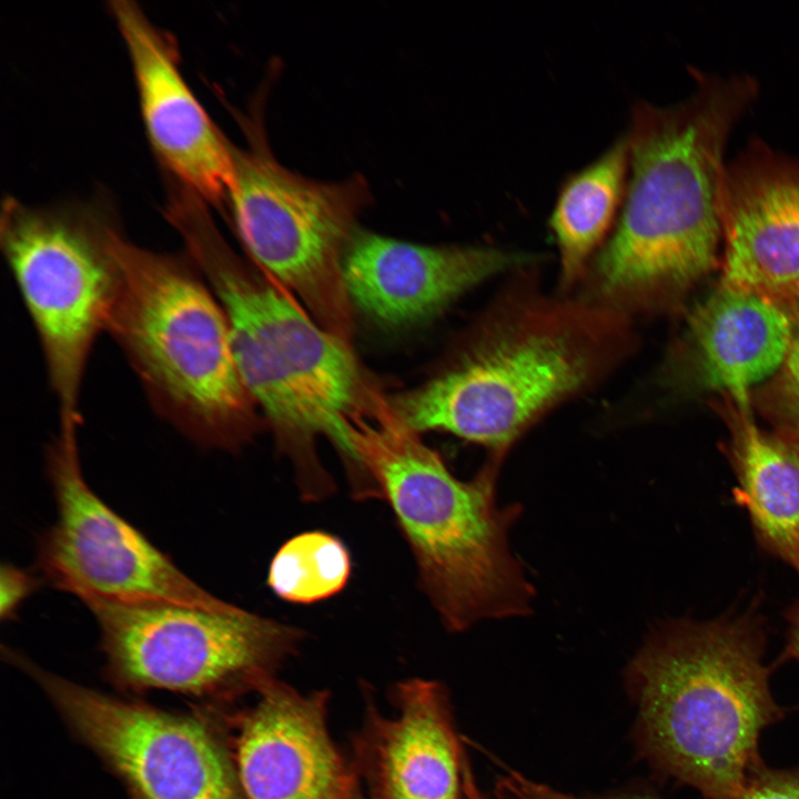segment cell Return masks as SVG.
Segmentation results:
<instances>
[{
	"label": "cell",
	"mask_w": 799,
	"mask_h": 799,
	"mask_svg": "<svg viewBox=\"0 0 799 799\" xmlns=\"http://www.w3.org/2000/svg\"><path fill=\"white\" fill-rule=\"evenodd\" d=\"M698 84L680 105L640 104L633 115L623 209L588 296L625 315L660 304L716 263L724 149L757 88L748 77L700 74Z\"/></svg>",
	"instance_id": "1"
},
{
	"label": "cell",
	"mask_w": 799,
	"mask_h": 799,
	"mask_svg": "<svg viewBox=\"0 0 799 799\" xmlns=\"http://www.w3.org/2000/svg\"><path fill=\"white\" fill-rule=\"evenodd\" d=\"M164 214L225 314L246 391L283 442L296 449L303 497L318 499L332 489L303 451L311 455L309 445L316 435L336 445L347 459L353 489H361L366 478L346 421L370 388L346 340L325 328L271 276L246 265L223 239L204 201L182 194Z\"/></svg>",
	"instance_id": "2"
},
{
	"label": "cell",
	"mask_w": 799,
	"mask_h": 799,
	"mask_svg": "<svg viewBox=\"0 0 799 799\" xmlns=\"http://www.w3.org/2000/svg\"><path fill=\"white\" fill-rule=\"evenodd\" d=\"M356 459L397 519L427 596L449 630L523 616L534 596L508 545L518 506L500 508L504 455L461 481L375 391L346 421Z\"/></svg>",
	"instance_id": "3"
},
{
	"label": "cell",
	"mask_w": 799,
	"mask_h": 799,
	"mask_svg": "<svg viewBox=\"0 0 799 799\" xmlns=\"http://www.w3.org/2000/svg\"><path fill=\"white\" fill-rule=\"evenodd\" d=\"M627 315L581 300L513 293L488 312L454 365L392 404L415 432L506 449L550 408L630 351Z\"/></svg>",
	"instance_id": "4"
},
{
	"label": "cell",
	"mask_w": 799,
	"mask_h": 799,
	"mask_svg": "<svg viewBox=\"0 0 799 799\" xmlns=\"http://www.w3.org/2000/svg\"><path fill=\"white\" fill-rule=\"evenodd\" d=\"M755 610L666 623L630 667L648 752L707 799H731L760 766L761 731L781 717Z\"/></svg>",
	"instance_id": "5"
},
{
	"label": "cell",
	"mask_w": 799,
	"mask_h": 799,
	"mask_svg": "<svg viewBox=\"0 0 799 799\" xmlns=\"http://www.w3.org/2000/svg\"><path fill=\"white\" fill-rule=\"evenodd\" d=\"M118 277L107 316L158 414L195 444L236 449L255 428L253 400L237 371L225 314L185 255L112 235Z\"/></svg>",
	"instance_id": "6"
},
{
	"label": "cell",
	"mask_w": 799,
	"mask_h": 799,
	"mask_svg": "<svg viewBox=\"0 0 799 799\" xmlns=\"http://www.w3.org/2000/svg\"><path fill=\"white\" fill-rule=\"evenodd\" d=\"M247 143L233 145L234 183L227 206L251 257L325 328L346 340L350 299L342 262L355 220L371 202L357 174L318 181L282 165L257 120H246Z\"/></svg>",
	"instance_id": "7"
},
{
	"label": "cell",
	"mask_w": 799,
	"mask_h": 799,
	"mask_svg": "<svg viewBox=\"0 0 799 799\" xmlns=\"http://www.w3.org/2000/svg\"><path fill=\"white\" fill-rule=\"evenodd\" d=\"M115 229L91 210L11 196L1 205V249L41 344L62 434L78 435L85 367L114 296Z\"/></svg>",
	"instance_id": "8"
},
{
	"label": "cell",
	"mask_w": 799,
	"mask_h": 799,
	"mask_svg": "<svg viewBox=\"0 0 799 799\" xmlns=\"http://www.w3.org/2000/svg\"><path fill=\"white\" fill-rule=\"evenodd\" d=\"M109 677L129 689L193 696L256 690L297 648L302 631L230 604L88 599Z\"/></svg>",
	"instance_id": "9"
},
{
	"label": "cell",
	"mask_w": 799,
	"mask_h": 799,
	"mask_svg": "<svg viewBox=\"0 0 799 799\" xmlns=\"http://www.w3.org/2000/svg\"><path fill=\"white\" fill-rule=\"evenodd\" d=\"M2 651L39 684L132 799H246L232 754L205 721L103 695L18 651Z\"/></svg>",
	"instance_id": "10"
},
{
	"label": "cell",
	"mask_w": 799,
	"mask_h": 799,
	"mask_svg": "<svg viewBox=\"0 0 799 799\" xmlns=\"http://www.w3.org/2000/svg\"><path fill=\"white\" fill-rule=\"evenodd\" d=\"M58 516L41 536L37 567L82 601H169L205 609L230 603L206 591L89 486L78 437L57 435L47 454Z\"/></svg>",
	"instance_id": "11"
},
{
	"label": "cell",
	"mask_w": 799,
	"mask_h": 799,
	"mask_svg": "<svg viewBox=\"0 0 799 799\" xmlns=\"http://www.w3.org/2000/svg\"><path fill=\"white\" fill-rule=\"evenodd\" d=\"M110 11L128 49L146 135L162 169L208 204L226 208L234 183L233 144L185 82L174 41L135 2L112 1Z\"/></svg>",
	"instance_id": "12"
},
{
	"label": "cell",
	"mask_w": 799,
	"mask_h": 799,
	"mask_svg": "<svg viewBox=\"0 0 799 799\" xmlns=\"http://www.w3.org/2000/svg\"><path fill=\"white\" fill-rule=\"evenodd\" d=\"M233 719L232 757L246 799H347L357 783L328 731V692L274 677Z\"/></svg>",
	"instance_id": "13"
},
{
	"label": "cell",
	"mask_w": 799,
	"mask_h": 799,
	"mask_svg": "<svg viewBox=\"0 0 799 799\" xmlns=\"http://www.w3.org/2000/svg\"><path fill=\"white\" fill-rule=\"evenodd\" d=\"M721 283L799 307V158L754 143L726 166Z\"/></svg>",
	"instance_id": "14"
},
{
	"label": "cell",
	"mask_w": 799,
	"mask_h": 799,
	"mask_svg": "<svg viewBox=\"0 0 799 799\" xmlns=\"http://www.w3.org/2000/svg\"><path fill=\"white\" fill-rule=\"evenodd\" d=\"M529 260L487 246H429L355 230L343 255L350 301L387 325L442 311L488 277Z\"/></svg>",
	"instance_id": "15"
},
{
	"label": "cell",
	"mask_w": 799,
	"mask_h": 799,
	"mask_svg": "<svg viewBox=\"0 0 799 799\" xmlns=\"http://www.w3.org/2000/svg\"><path fill=\"white\" fill-rule=\"evenodd\" d=\"M391 717L371 707L356 747L372 799H462L464 767L444 688L400 682Z\"/></svg>",
	"instance_id": "16"
},
{
	"label": "cell",
	"mask_w": 799,
	"mask_h": 799,
	"mask_svg": "<svg viewBox=\"0 0 799 799\" xmlns=\"http://www.w3.org/2000/svg\"><path fill=\"white\" fill-rule=\"evenodd\" d=\"M799 310L777 299L720 283L691 312L688 341L705 386L748 404L750 388L779 371Z\"/></svg>",
	"instance_id": "17"
},
{
	"label": "cell",
	"mask_w": 799,
	"mask_h": 799,
	"mask_svg": "<svg viewBox=\"0 0 799 799\" xmlns=\"http://www.w3.org/2000/svg\"><path fill=\"white\" fill-rule=\"evenodd\" d=\"M730 417L729 457L760 548L799 574V441L762 431L748 404Z\"/></svg>",
	"instance_id": "18"
},
{
	"label": "cell",
	"mask_w": 799,
	"mask_h": 799,
	"mask_svg": "<svg viewBox=\"0 0 799 799\" xmlns=\"http://www.w3.org/2000/svg\"><path fill=\"white\" fill-rule=\"evenodd\" d=\"M628 168V140L623 136L560 189L549 226L559 250L565 287L586 275L589 260L609 232L623 205Z\"/></svg>",
	"instance_id": "19"
},
{
	"label": "cell",
	"mask_w": 799,
	"mask_h": 799,
	"mask_svg": "<svg viewBox=\"0 0 799 799\" xmlns=\"http://www.w3.org/2000/svg\"><path fill=\"white\" fill-rule=\"evenodd\" d=\"M351 574L350 553L334 535L313 530L285 542L274 555L267 585L280 598L312 604L340 593Z\"/></svg>",
	"instance_id": "20"
},
{
	"label": "cell",
	"mask_w": 799,
	"mask_h": 799,
	"mask_svg": "<svg viewBox=\"0 0 799 799\" xmlns=\"http://www.w3.org/2000/svg\"><path fill=\"white\" fill-rule=\"evenodd\" d=\"M731 799H799V770L777 771L760 765Z\"/></svg>",
	"instance_id": "21"
},
{
	"label": "cell",
	"mask_w": 799,
	"mask_h": 799,
	"mask_svg": "<svg viewBox=\"0 0 799 799\" xmlns=\"http://www.w3.org/2000/svg\"><path fill=\"white\" fill-rule=\"evenodd\" d=\"M778 372L781 402L790 415L792 437L799 441V322L790 348Z\"/></svg>",
	"instance_id": "22"
},
{
	"label": "cell",
	"mask_w": 799,
	"mask_h": 799,
	"mask_svg": "<svg viewBox=\"0 0 799 799\" xmlns=\"http://www.w3.org/2000/svg\"><path fill=\"white\" fill-rule=\"evenodd\" d=\"M1 618H11L22 600L38 587V579L11 564L2 565L0 574Z\"/></svg>",
	"instance_id": "23"
},
{
	"label": "cell",
	"mask_w": 799,
	"mask_h": 799,
	"mask_svg": "<svg viewBox=\"0 0 799 799\" xmlns=\"http://www.w3.org/2000/svg\"><path fill=\"white\" fill-rule=\"evenodd\" d=\"M502 790L515 799H583L556 791L545 785L533 782L517 773H512L500 782ZM624 799V798H621ZM649 799V798H626Z\"/></svg>",
	"instance_id": "24"
},
{
	"label": "cell",
	"mask_w": 799,
	"mask_h": 799,
	"mask_svg": "<svg viewBox=\"0 0 799 799\" xmlns=\"http://www.w3.org/2000/svg\"><path fill=\"white\" fill-rule=\"evenodd\" d=\"M786 619L787 640L780 660H795L799 664V599L786 611Z\"/></svg>",
	"instance_id": "25"
},
{
	"label": "cell",
	"mask_w": 799,
	"mask_h": 799,
	"mask_svg": "<svg viewBox=\"0 0 799 799\" xmlns=\"http://www.w3.org/2000/svg\"><path fill=\"white\" fill-rule=\"evenodd\" d=\"M463 785H464V790H465L468 799H478V796L475 793V789L472 786L471 778L465 768H464V773H463Z\"/></svg>",
	"instance_id": "26"
},
{
	"label": "cell",
	"mask_w": 799,
	"mask_h": 799,
	"mask_svg": "<svg viewBox=\"0 0 799 799\" xmlns=\"http://www.w3.org/2000/svg\"><path fill=\"white\" fill-rule=\"evenodd\" d=\"M347 799H364L363 795L360 791V787L357 783L354 787V789L352 790V792L350 793V796L347 797Z\"/></svg>",
	"instance_id": "27"
}]
</instances>
